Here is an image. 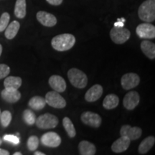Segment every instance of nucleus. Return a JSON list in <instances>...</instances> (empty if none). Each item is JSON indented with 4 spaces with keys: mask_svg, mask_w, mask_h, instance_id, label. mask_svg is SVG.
I'll return each instance as SVG.
<instances>
[{
    "mask_svg": "<svg viewBox=\"0 0 155 155\" xmlns=\"http://www.w3.org/2000/svg\"><path fill=\"white\" fill-rule=\"evenodd\" d=\"M124 22H125V19L124 18L118 19L117 22L114 23V26L124 27Z\"/></svg>",
    "mask_w": 155,
    "mask_h": 155,
    "instance_id": "34",
    "label": "nucleus"
},
{
    "mask_svg": "<svg viewBox=\"0 0 155 155\" xmlns=\"http://www.w3.org/2000/svg\"><path fill=\"white\" fill-rule=\"evenodd\" d=\"M28 148L30 151H35L39 146V139L36 136H31L29 137L28 143Z\"/></svg>",
    "mask_w": 155,
    "mask_h": 155,
    "instance_id": "29",
    "label": "nucleus"
},
{
    "mask_svg": "<svg viewBox=\"0 0 155 155\" xmlns=\"http://www.w3.org/2000/svg\"><path fill=\"white\" fill-rule=\"evenodd\" d=\"M75 43V38L72 34L65 33L57 35L52 39L51 45L58 51H66L71 49Z\"/></svg>",
    "mask_w": 155,
    "mask_h": 155,
    "instance_id": "1",
    "label": "nucleus"
},
{
    "mask_svg": "<svg viewBox=\"0 0 155 155\" xmlns=\"http://www.w3.org/2000/svg\"><path fill=\"white\" fill-rule=\"evenodd\" d=\"M36 17L38 22L45 27H53L57 24V19L55 15L46 12L45 11H40L37 13Z\"/></svg>",
    "mask_w": 155,
    "mask_h": 155,
    "instance_id": "13",
    "label": "nucleus"
},
{
    "mask_svg": "<svg viewBox=\"0 0 155 155\" xmlns=\"http://www.w3.org/2000/svg\"><path fill=\"white\" fill-rule=\"evenodd\" d=\"M58 120L57 116L51 114H45L40 116L36 119L35 124L39 129H53L58 124Z\"/></svg>",
    "mask_w": 155,
    "mask_h": 155,
    "instance_id": "5",
    "label": "nucleus"
},
{
    "mask_svg": "<svg viewBox=\"0 0 155 155\" xmlns=\"http://www.w3.org/2000/svg\"><path fill=\"white\" fill-rule=\"evenodd\" d=\"M28 105L32 109L35 110V111H40L45 107L46 102L45 98L42 97L36 96L30 98L28 102Z\"/></svg>",
    "mask_w": 155,
    "mask_h": 155,
    "instance_id": "24",
    "label": "nucleus"
},
{
    "mask_svg": "<svg viewBox=\"0 0 155 155\" xmlns=\"http://www.w3.org/2000/svg\"><path fill=\"white\" fill-rule=\"evenodd\" d=\"M70 83L77 88H84L88 84V77L86 73L78 68L70 69L68 72Z\"/></svg>",
    "mask_w": 155,
    "mask_h": 155,
    "instance_id": "3",
    "label": "nucleus"
},
{
    "mask_svg": "<svg viewBox=\"0 0 155 155\" xmlns=\"http://www.w3.org/2000/svg\"><path fill=\"white\" fill-rule=\"evenodd\" d=\"M140 101V96L137 91H132L126 94L123 100V105L127 110H133L138 106Z\"/></svg>",
    "mask_w": 155,
    "mask_h": 155,
    "instance_id": "11",
    "label": "nucleus"
},
{
    "mask_svg": "<svg viewBox=\"0 0 155 155\" xmlns=\"http://www.w3.org/2000/svg\"><path fill=\"white\" fill-rule=\"evenodd\" d=\"M9 152L8 151L3 150V149H0V155H9Z\"/></svg>",
    "mask_w": 155,
    "mask_h": 155,
    "instance_id": "35",
    "label": "nucleus"
},
{
    "mask_svg": "<svg viewBox=\"0 0 155 155\" xmlns=\"http://www.w3.org/2000/svg\"><path fill=\"white\" fill-rule=\"evenodd\" d=\"M0 115H1V110H0Z\"/></svg>",
    "mask_w": 155,
    "mask_h": 155,
    "instance_id": "40",
    "label": "nucleus"
},
{
    "mask_svg": "<svg viewBox=\"0 0 155 155\" xmlns=\"http://www.w3.org/2000/svg\"><path fill=\"white\" fill-rule=\"evenodd\" d=\"M136 33L140 38L154 39L155 38V27L150 22L139 25L136 29Z\"/></svg>",
    "mask_w": 155,
    "mask_h": 155,
    "instance_id": "7",
    "label": "nucleus"
},
{
    "mask_svg": "<svg viewBox=\"0 0 155 155\" xmlns=\"http://www.w3.org/2000/svg\"><path fill=\"white\" fill-rule=\"evenodd\" d=\"M48 83H49L50 87L54 89L55 91L58 93H63L66 89L67 85L65 81L64 80L63 77L60 76V75H53L50 76Z\"/></svg>",
    "mask_w": 155,
    "mask_h": 155,
    "instance_id": "14",
    "label": "nucleus"
},
{
    "mask_svg": "<svg viewBox=\"0 0 155 155\" xmlns=\"http://www.w3.org/2000/svg\"><path fill=\"white\" fill-rule=\"evenodd\" d=\"M23 119L27 124L33 125L35 124L36 116L31 110L26 109L23 112Z\"/></svg>",
    "mask_w": 155,
    "mask_h": 155,
    "instance_id": "27",
    "label": "nucleus"
},
{
    "mask_svg": "<svg viewBox=\"0 0 155 155\" xmlns=\"http://www.w3.org/2000/svg\"><path fill=\"white\" fill-rule=\"evenodd\" d=\"M2 45L0 44V56L2 55Z\"/></svg>",
    "mask_w": 155,
    "mask_h": 155,
    "instance_id": "38",
    "label": "nucleus"
},
{
    "mask_svg": "<svg viewBox=\"0 0 155 155\" xmlns=\"http://www.w3.org/2000/svg\"><path fill=\"white\" fill-rule=\"evenodd\" d=\"M12 114L9 111H4L0 115V121L3 127H7L11 123Z\"/></svg>",
    "mask_w": 155,
    "mask_h": 155,
    "instance_id": "28",
    "label": "nucleus"
},
{
    "mask_svg": "<svg viewBox=\"0 0 155 155\" xmlns=\"http://www.w3.org/2000/svg\"><path fill=\"white\" fill-rule=\"evenodd\" d=\"M10 73V68L5 64H0V79L7 77Z\"/></svg>",
    "mask_w": 155,
    "mask_h": 155,
    "instance_id": "32",
    "label": "nucleus"
},
{
    "mask_svg": "<svg viewBox=\"0 0 155 155\" xmlns=\"http://www.w3.org/2000/svg\"><path fill=\"white\" fill-rule=\"evenodd\" d=\"M22 79L19 77L16 76H9L6 78L4 81V86L5 88L15 89L17 90L22 86Z\"/></svg>",
    "mask_w": 155,
    "mask_h": 155,
    "instance_id": "22",
    "label": "nucleus"
},
{
    "mask_svg": "<svg viewBox=\"0 0 155 155\" xmlns=\"http://www.w3.org/2000/svg\"><path fill=\"white\" fill-rule=\"evenodd\" d=\"M103 87L99 84H96L89 88L85 94V99L88 102H95L101 97Z\"/></svg>",
    "mask_w": 155,
    "mask_h": 155,
    "instance_id": "15",
    "label": "nucleus"
},
{
    "mask_svg": "<svg viewBox=\"0 0 155 155\" xmlns=\"http://www.w3.org/2000/svg\"><path fill=\"white\" fill-rule=\"evenodd\" d=\"M22 154L21 152H15L14 154H13V155H22Z\"/></svg>",
    "mask_w": 155,
    "mask_h": 155,
    "instance_id": "37",
    "label": "nucleus"
},
{
    "mask_svg": "<svg viewBox=\"0 0 155 155\" xmlns=\"http://www.w3.org/2000/svg\"><path fill=\"white\" fill-rule=\"evenodd\" d=\"M142 130L139 127H132L129 125L122 126L120 130L121 136H125L130 140H137L141 137Z\"/></svg>",
    "mask_w": 155,
    "mask_h": 155,
    "instance_id": "12",
    "label": "nucleus"
},
{
    "mask_svg": "<svg viewBox=\"0 0 155 155\" xmlns=\"http://www.w3.org/2000/svg\"><path fill=\"white\" fill-rule=\"evenodd\" d=\"M9 19H10V16H9V13L4 12L2 15V16L0 17V32L5 30L7 25H9Z\"/></svg>",
    "mask_w": 155,
    "mask_h": 155,
    "instance_id": "30",
    "label": "nucleus"
},
{
    "mask_svg": "<svg viewBox=\"0 0 155 155\" xmlns=\"http://www.w3.org/2000/svg\"><path fill=\"white\" fill-rule=\"evenodd\" d=\"M81 119L83 124L93 128H98L101 124V117L98 114L91 111L83 112L81 114Z\"/></svg>",
    "mask_w": 155,
    "mask_h": 155,
    "instance_id": "9",
    "label": "nucleus"
},
{
    "mask_svg": "<svg viewBox=\"0 0 155 155\" xmlns=\"http://www.w3.org/2000/svg\"><path fill=\"white\" fill-rule=\"evenodd\" d=\"M41 142L44 146L55 148V147H58L61 145V138L57 133L53 132V131H49L42 136Z\"/></svg>",
    "mask_w": 155,
    "mask_h": 155,
    "instance_id": "10",
    "label": "nucleus"
},
{
    "mask_svg": "<svg viewBox=\"0 0 155 155\" xmlns=\"http://www.w3.org/2000/svg\"><path fill=\"white\" fill-rule=\"evenodd\" d=\"M130 31L124 27L114 26L110 31V38L116 44H124L130 38Z\"/></svg>",
    "mask_w": 155,
    "mask_h": 155,
    "instance_id": "4",
    "label": "nucleus"
},
{
    "mask_svg": "<svg viewBox=\"0 0 155 155\" xmlns=\"http://www.w3.org/2000/svg\"><path fill=\"white\" fill-rule=\"evenodd\" d=\"M139 17L146 22L155 19V0H146L140 5L138 10Z\"/></svg>",
    "mask_w": 155,
    "mask_h": 155,
    "instance_id": "2",
    "label": "nucleus"
},
{
    "mask_svg": "<svg viewBox=\"0 0 155 155\" xmlns=\"http://www.w3.org/2000/svg\"><path fill=\"white\" fill-rule=\"evenodd\" d=\"M35 155H45V154H44L43 152H39V151H38V152H35L34 153Z\"/></svg>",
    "mask_w": 155,
    "mask_h": 155,
    "instance_id": "36",
    "label": "nucleus"
},
{
    "mask_svg": "<svg viewBox=\"0 0 155 155\" xmlns=\"http://www.w3.org/2000/svg\"><path fill=\"white\" fill-rule=\"evenodd\" d=\"M46 104L55 108H63L66 106V101L57 91H49L45 95Z\"/></svg>",
    "mask_w": 155,
    "mask_h": 155,
    "instance_id": "6",
    "label": "nucleus"
},
{
    "mask_svg": "<svg viewBox=\"0 0 155 155\" xmlns=\"http://www.w3.org/2000/svg\"><path fill=\"white\" fill-rule=\"evenodd\" d=\"M78 150L81 155H94L96 152V147L88 141H81L78 144Z\"/></svg>",
    "mask_w": 155,
    "mask_h": 155,
    "instance_id": "18",
    "label": "nucleus"
},
{
    "mask_svg": "<svg viewBox=\"0 0 155 155\" xmlns=\"http://www.w3.org/2000/svg\"><path fill=\"white\" fill-rule=\"evenodd\" d=\"M141 50L143 53L150 59H154L155 58V45L153 42L144 40L141 43Z\"/></svg>",
    "mask_w": 155,
    "mask_h": 155,
    "instance_id": "19",
    "label": "nucleus"
},
{
    "mask_svg": "<svg viewBox=\"0 0 155 155\" xmlns=\"http://www.w3.org/2000/svg\"><path fill=\"white\" fill-rule=\"evenodd\" d=\"M63 125L65 131H66L68 135L71 138H73L76 135V131H75V127L73 125V122L68 117H65L63 119Z\"/></svg>",
    "mask_w": 155,
    "mask_h": 155,
    "instance_id": "26",
    "label": "nucleus"
},
{
    "mask_svg": "<svg viewBox=\"0 0 155 155\" xmlns=\"http://www.w3.org/2000/svg\"><path fill=\"white\" fill-rule=\"evenodd\" d=\"M3 139L6 141H8L13 144H19V138L17 136L12 134H6L4 136Z\"/></svg>",
    "mask_w": 155,
    "mask_h": 155,
    "instance_id": "31",
    "label": "nucleus"
},
{
    "mask_svg": "<svg viewBox=\"0 0 155 155\" xmlns=\"http://www.w3.org/2000/svg\"><path fill=\"white\" fill-rule=\"evenodd\" d=\"M140 83V78L134 73H126L121 77V86L124 90H130L137 87Z\"/></svg>",
    "mask_w": 155,
    "mask_h": 155,
    "instance_id": "8",
    "label": "nucleus"
},
{
    "mask_svg": "<svg viewBox=\"0 0 155 155\" xmlns=\"http://www.w3.org/2000/svg\"><path fill=\"white\" fill-rule=\"evenodd\" d=\"M1 96L7 102L14 104L20 99L21 94L18 90L5 88L1 92Z\"/></svg>",
    "mask_w": 155,
    "mask_h": 155,
    "instance_id": "17",
    "label": "nucleus"
},
{
    "mask_svg": "<svg viewBox=\"0 0 155 155\" xmlns=\"http://www.w3.org/2000/svg\"><path fill=\"white\" fill-rule=\"evenodd\" d=\"M50 5H54V6H58L61 5L63 2V0H46Z\"/></svg>",
    "mask_w": 155,
    "mask_h": 155,
    "instance_id": "33",
    "label": "nucleus"
},
{
    "mask_svg": "<svg viewBox=\"0 0 155 155\" xmlns=\"http://www.w3.org/2000/svg\"><path fill=\"white\" fill-rule=\"evenodd\" d=\"M19 28H20V24L19 22L16 20L12 22L9 25H7V28L5 29V35L6 38L8 40H12V39L15 38L17 32H19Z\"/></svg>",
    "mask_w": 155,
    "mask_h": 155,
    "instance_id": "23",
    "label": "nucleus"
},
{
    "mask_svg": "<svg viewBox=\"0 0 155 155\" xmlns=\"http://www.w3.org/2000/svg\"><path fill=\"white\" fill-rule=\"evenodd\" d=\"M155 143V138L152 136L145 138L144 140L141 142L139 147V153L141 154H145L150 151L152 147L154 146Z\"/></svg>",
    "mask_w": 155,
    "mask_h": 155,
    "instance_id": "21",
    "label": "nucleus"
},
{
    "mask_svg": "<svg viewBox=\"0 0 155 155\" xmlns=\"http://www.w3.org/2000/svg\"><path fill=\"white\" fill-rule=\"evenodd\" d=\"M119 104V98L115 94H108L103 101V106L106 109L111 110L116 108Z\"/></svg>",
    "mask_w": 155,
    "mask_h": 155,
    "instance_id": "20",
    "label": "nucleus"
},
{
    "mask_svg": "<svg viewBox=\"0 0 155 155\" xmlns=\"http://www.w3.org/2000/svg\"><path fill=\"white\" fill-rule=\"evenodd\" d=\"M26 0H17L14 12L17 18L23 19L26 16Z\"/></svg>",
    "mask_w": 155,
    "mask_h": 155,
    "instance_id": "25",
    "label": "nucleus"
},
{
    "mask_svg": "<svg viewBox=\"0 0 155 155\" xmlns=\"http://www.w3.org/2000/svg\"><path fill=\"white\" fill-rule=\"evenodd\" d=\"M131 140L125 136H121V137L114 141L111 145V150L115 153L124 152L129 148Z\"/></svg>",
    "mask_w": 155,
    "mask_h": 155,
    "instance_id": "16",
    "label": "nucleus"
},
{
    "mask_svg": "<svg viewBox=\"0 0 155 155\" xmlns=\"http://www.w3.org/2000/svg\"><path fill=\"white\" fill-rule=\"evenodd\" d=\"M2 138L0 137V145L2 144Z\"/></svg>",
    "mask_w": 155,
    "mask_h": 155,
    "instance_id": "39",
    "label": "nucleus"
}]
</instances>
